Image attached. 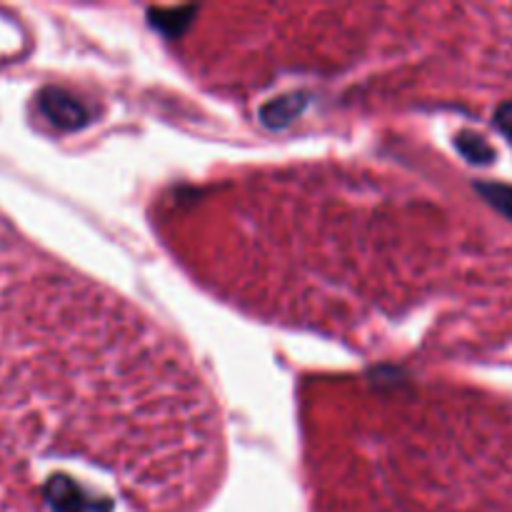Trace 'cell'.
Listing matches in <instances>:
<instances>
[{
  "mask_svg": "<svg viewBox=\"0 0 512 512\" xmlns=\"http://www.w3.org/2000/svg\"><path fill=\"white\" fill-rule=\"evenodd\" d=\"M450 475L445 512H512V403H470Z\"/></svg>",
  "mask_w": 512,
  "mask_h": 512,
  "instance_id": "obj_1",
  "label": "cell"
},
{
  "mask_svg": "<svg viewBox=\"0 0 512 512\" xmlns=\"http://www.w3.org/2000/svg\"><path fill=\"white\" fill-rule=\"evenodd\" d=\"M40 110H43L45 118L50 120L53 125L63 130H73L78 125L85 123V110L83 105L78 103L75 98H70L68 93L58 88H50L40 93Z\"/></svg>",
  "mask_w": 512,
  "mask_h": 512,
  "instance_id": "obj_2",
  "label": "cell"
},
{
  "mask_svg": "<svg viewBox=\"0 0 512 512\" xmlns=\"http://www.w3.org/2000/svg\"><path fill=\"white\" fill-rule=\"evenodd\" d=\"M460 148H463V153L468 155V158H478V160H485L490 158V148L483 143L480 138H473V135H463V140H460Z\"/></svg>",
  "mask_w": 512,
  "mask_h": 512,
  "instance_id": "obj_3",
  "label": "cell"
},
{
  "mask_svg": "<svg viewBox=\"0 0 512 512\" xmlns=\"http://www.w3.org/2000/svg\"><path fill=\"white\" fill-rule=\"evenodd\" d=\"M498 128L503 130L508 138H512V103H505L503 108L498 110Z\"/></svg>",
  "mask_w": 512,
  "mask_h": 512,
  "instance_id": "obj_4",
  "label": "cell"
}]
</instances>
